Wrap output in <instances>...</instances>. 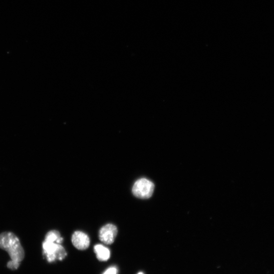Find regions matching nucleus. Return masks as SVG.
<instances>
[{
	"instance_id": "4",
	"label": "nucleus",
	"mask_w": 274,
	"mask_h": 274,
	"mask_svg": "<svg viewBox=\"0 0 274 274\" xmlns=\"http://www.w3.org/2000/svg\"><path fill=\"white\" fill-rule=\"evenodd\" d=\"M118 228L113 224H107L100 229L99 237L100 241L107 245L112 244L118 235Z\"/></svg>"
},
{
	"instance_id": "6",
	"label": "nucleus",
	"mask_w": 274,
	"mask_h": 274,
	"mask_svg": "<svg viewBox=\"0 0 274 274\" xmlns=\"http://www.w3.org/2000/svg\"><path fill=\"white\" fill-rule=\"evenodd\" d=\"M94 251L97 259L100 261L105 262L110 258V250L103 245H96L94 247Z\"/></svg>"
},
{
	"instance_id": "1",
	"label": "nucleus",
	"mask_w": 274,
	"mask_h": 274,
	"mask_svg": "<svg viewBox=\"0 0 274 274\" xmlns=\"http://www.w3.org/2000/svg\"><path fill=\"white\" fill-rule=\"evenodd\" d=\"M0 248L5 250L11 260L7 264L8 269L14 271L24 260L25 253L19 238L14 233L6 232L0 234Z\"/></svg>"
},
{
	"instance_id": "9",
	"label": "nucleus",
	"mask_w": 274,
	"mask_h": 274,
	"mask_svg": "<svg viewBox=\"0 0 274 274\" xmlns=\"http://www.w3.org/2000/svg\"><path fill=\"white\" fill-rule=\"evenodd\" d=\"M137 274H144L143 272H140Z\"/></svg>"
},
{
	"instance_id": "5",
	"label": "nucleus",
	"mask_w": 274,
	"mask_h": 274,
	"mask_svg": "<svg viewBox=\"0 0 274 274\" xmlns=\"http://www.w3.org/2000/svg\"><path fill=\"white\" fill-rule=\"evenodd\" d=\"M72 242L74 246L80 250H84L87 249L90 244L88 236L81 231H76L73 234L72 237Z\"/></svg>"
},
{
	"instance_id": "3",
	"label": "nucleus",
	"mask_w": 274,
	"mask_h": 274,
	"mask_svg": "<svg viewBox=\"0 0 274 274\" xmlns=\"http://www.w3.org/2000/svg\"><path fill=\"white\" fill-rule=\"evenodd\" d=\"M154 190V185L153 182L147 179L141 178L135 183L132 193L137 198L147 199L152 196Z\"/></svg>"
},
{
	"instance_id": "7",
	"label": "nucleus",
	"mask_w": 274,
	"mask_h": 274,
	"mask_svg": "<svg viewBox=\"0 0 274 274\" xmlns=\"http://www.w3.org/2000/svg\"><path fill=\"white\" fill-rule=\"evenodd\" d=\"M44 241L61 244L63 241V238L61 237L60 233L58 231L53 230L50 231L46 235Z\"/></svg>"
},
{
	"instance_id": "2",
	"label": "nucleus",
	"mask_w": 274,
	"mask_h": 274,
	"mask_svg": "<svg viewBox=\"0 0 274 274\" xmlns=\"http://www.w3.org/2000/svg\"><path fill=\"white\" fill-rule=\"evenodd\" d=\"M43 255L49 263L62 261L67 254L61 244L44 241L42 244Z\"/></svg>"
},
{
	"instance_id": "8",
	"label": "nucleus",
	"mask_w": 274,
	"mask_h": 274,
	"mask_svg": "<svg viewBox=\"0 0 274 274\" xmlns=\"http://www.w3.org/2000/svg\"><path fill=\"white\" fill-rule=\"evenodd\" d=\"M118 270L116 267H111L107 269L103 274H118Z\"/></svg>"
}]
</instances>
